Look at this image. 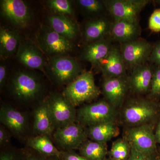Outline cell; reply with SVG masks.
<instances>
[{
    "mask_svg": "<svg viewBox=\"0 0 160 160\" xmlns=\"http://www.w3.org/2000/svg\"><path fill=\"white\" fill-rule=\"evenodd\" d=\"M6 86L11 96L23 104L42 101L41 99L45 93V84L41 74L25 68L13 70Z\"/></svg>",
    "mask_w": 160,
    "mask_h": 160,
    "instance_id": "obj_1",
    "label": "cell"
},
{
    "mask_svg": "<svg viewBox=\"0 0 160 160\" xmlns=\"http://www.w3.org/2000/svg\"><path fill=\"white\" fill-rule=\"evenodd\" d=\"M83 72L78 60L69 55L53 56L46 59L45 74L58 86H67Z\"/></svg>",
    "mask_w": 160,
    "mask_h": 160,
    "instance_id": "obj_2",
    "label": "cell"
},
{
    "mask_svg": "<svg viewBox=\"0 0 160 160\" xmlns=\"http://www.w3.org/2000/svg\"><path fill=\"white\" fill-rule=\"evenodd\" d=\"M100 91L91 71H83L75 79L66 86L63 94L75 106L97 98Z\"/></svg>",
    "mask_w": 160,
    "mask_h": 160,
    "instance_id": "obj_3",
    "label": "cell"
},
{
    "mask_svg": "<svg viewBox=\"0 0 160 160\" xmlns=\"http://www.w3.org/2000/svg\"><path fill=\"white\" fill-rule=\"evenodd\" d=\"M37 46L49 57L69 55L74 50L73 42L56 32L46 25L40 26L36 36Z\"/></svg>",
    "mask_w": 160,
    "mask_h": 160,
    "instance_id": "obj_4",
    "label": "cell"
},
{
    "mask_svg": "<svg viewBox=\"0 0 160 160\" xmlns=\"http://www.w3.org/2000/svg\"><path fill=\"white\" fill-rule=\"evenodd\" d=\"M46 100L55 130L75 122L77 111L64 95L54 92Z\"/></svg>",
    "mask_w": 160,
    "mask_h": 160,
    "instance_id": "obj_5",
    "label": "cell"
},
{
    "mask_svg": "<svg viewBox=\"0 0 160 160\" xmlns=\"http://www.w3.org/2000/svg\"><path fill=\"white\" fill-rule=\"evenodd\" d=\"M115 108L106 101H98L81 107L77 111V120L82 126H90L100 123L114 122Z\"/></svg>",
    "mask_w": 160,
    "mask_h": 160,
    "instance_id": "obj_6",
    "label": "cell"
},
{
    "mask_svg": "<svg viewBox=\"0 0 160 160\" xmlns=\"http://www.w3.org/2000/svg\"><path fill=\"white\" fill-rule=\"evenodd\" d=\"M159 113V108L154 102L144 99L130 101L124 108L123 116L126 122L138 126L148 124Z\"/></svg>",
    "mask_w": 160,
    "mask_h": 160,
    "instance_id": "obj_7",
    "label": "cell"
},
{
    "mask_svg": "<svg viewBox=\"0 0 160 160\" xmlns=\"http://www.w3.org/2000/svg\"><path fill=\"white\" fill-rule=\"evenodd\" d=\"M106 9L114 22L125 20L138 23L140 12L149 3L148 0H107L104 1Z\"/></svg>",
    "mask_w": 160,
    "mask_h": 160,
    "instance_id": "obj_8",
    "label": "cell"
},
{
    "mask_svg": "<svg viewBox=\"0 0 160 160\" xmlns=\"http://www.w3.org/2000/svg\"><path fill=\"white\" fill-rule=\"evenodd\" d=\"M0 121L16 137L25 138L27 136L30 128L29 117L11 105L6 103L1 105Z\"/></svg>",
    "mask_w": 160,
    "mask_h": 160,
    "instance_id": "obj_9",
    "label": "cell"
},
{
    "mask_svg": "<svg viewBox=\"0 0 160 160\" xmlns=\"http://www.w3.org/2000/svg\"><path fill=\"white\" fill-rule=\"evenodd\" d=\"M1 15L17 28L23 29L29 25L32 18L31 9L25 1L1 0Z\"/></svg>",
    "mask_w": 160,
    "mask_h": 160,
    "instance_id": "obj_10",
    "label": "cell"
},
{
    "mask_svg": "<svg viewBox=\"0 0 160 160\" xmlns=\"http://www.w3.org/2000/svg\"><path fill=\"white\" fill-rule=\"evenodd\" d=\"M126 135L130 146L138 151L147 155L155 154L157 142L151 125L135 126L128 129Z\"/></svg>",
    "mask_w": 160,
    "mask_h": 160,
    "instance_id": "obj_11",
    "label": "cell"
},
{
    "mask_svg": "<svg viewBox=\"0 0 160 160\" xmlns=\"http://www.w3.org/2000/svg\"><path fill=\"white\" fill-rule=\"evenodd\" d=\"M52 137L63 150L79 149L88 138L83 126L76 122L55 130Z\"/></svg>",
    "mask_w": 160,
    "mask_h": 160,
    "instance_id": "obj_12",
    "label": "cell"
},
{
    "mask_svg": "<svg viewBox=\"0 0 160 160\" xmlns=\"http://www.w3.org/2000/svg\"><path fill=\"white\" fill-rule=\"evenodd\" d=\"M152 48L149 42L137 38L122 44L120 51L126 66L133 69L149 60Z\"/></svg>",
    "mask_w": 160,
    "mask_h": 160,
    "instance_id": "obj_13",
    "label": "cell"
},
{
    "mask_svg": "<svg viewBox=\"0 0 160 160\" xmlns=\"http://www.w3.org/2000/svg\"><path fill=\"white\" fill-rule=\"evenodd\" d=\"M44 55L37 45L29 40L22 39L15 56L24 68L45 73L46 60Z\"/></svg>",
    "mask_w": 160,
    "mask_h": 160,
    "instance_id": "obj_14",
    "label": "cell"
},
{
    "mask_svg": "<svg viewBox=\"0 0 160 160\" xmlns=\"http://www.w3.org/2000/svg\"><path fill=\"white\" fill-rule=\"evenodd\" d=\"M47 21L52 29L73 42L80 33L77 23L69 17L51 13L47 16Z\"/></svg>",
    "mask_w": 160,
    "mask_h": 160,
    "instance_id": "obj_15",
    "label": "cell"
},
{
    "mask_svg": "<svg viewBox=\"0 0 160 160\" xmlns=\"http://www.w3.org/2000/svg\"><path fill=\"white\" fill-rule=\"evenodd\" d=\"M128 82L125 77L105 78L103 92L108 102L115 107L122 105L128 89Z\"/></svg>",
    "mask_w": 160,
    "mask_h": 160,
    "instance_id": "obj_16",
    "label": "cell"
},
{
    "mask_svg": "<svg viewBox=\"0 0 160 160\" xmlns=\"http://www.w3.org/2000/svg\"><path fill=\"white\" fill-rule=\"evenodd\" d=\"M126 66L121 51L112 46L109 53L100 62L98 67L105 78H112L125 76Z\"/></svg>",
    "mask_w": 160,
    "mask_h": 160,
    "instance_id": "obj_17",
    "label": "cell"
},
{
    "mask_svg": "<svg viewBox=\"0 0 160 160\" xmlns=\"http://www.w3.org/2000/svg\"><path fill=\"white\" fill-rule=\"evenodd\" d=\"M16 29L7 25L0 27V56L6 60L16 55L22 41Z\"/></svg>",
    "mask_w": 160,
    "mask_h": 160,
    "instance_id": "obj_18",
    "label": "cell"
},
{
    "mask_svg": "<svg viewBox=\"0 0 160 160\" xmlns=\"http://www.w3.org/2000/svg\"><path fill=\"white\" fill-rule=\"evenodd\" d=\"M154 69L147 64L133 68L128 82V85L135 92L144 93L150 90Z\"/></svg>",
    "mask_w": 160,
    "mask_h": 160,
    "instance_id": "obj_19",
    "label": "cell"
},
{
    "mask_svg": "<svg viewBox=\"0 0 160 160\" xmlns=\"http://www.w3.org/2000/svg\"><path fill=\"white\" fill-rule=\"evenodd\" d=\"M112 47L110 41L106 38L92 42L87 44L84 47L80 55V58L91 63L92 66L98 67Z\"/></svg>",
    "mask_w": 160,
    "mask_h": 160,
    "instance_id": "obj_20",
    "label": "cell"
},
{
    "mask_svg": "<svg viewBox=\"0 0 160 160\" xmlns=\"http://www.w3.org/2000/svg\"><path fill=\"white\" fill-rule=\"evenodd\" d=\"M112 24L108 19L102 16L90 19L82 32L83 40L88 44L105 38L110 32Z\"/></svg>",
    "mask_w": 160,
    "mask_h": 160,
    "instance_id": "obj_21",
    "label": "cell"
},
{
    "mask_svg": "<svg viewBox=\"0 0 160 160\" xmlns=\"http://www.w3.org/2000/svg\"><path fill=\"white\" fill-rule=\"evenodd\" d=\"M32 130L38 135L50 137L55 131L46 99L40 102L36 107L33 115Z\"/></svg>",
    "mask_w": 160,
    "mask_h": 160,
    "instance_id": "obj_22",
    "label": "cell"
},
{
    "mask_svg": "<svg viewBox=\"0 0 160 160\" xmlns=\"http://www.w3.org/2000/svg\"><path fill=\"white\" fill-rule=\"evenodd\" d=\"M141 30L139 23L122 20L112 23L109 34L112 39L122 44L138 38Z\"/></svg>",
    "mask_w": 160,
    "mask_h": 160,
    "instance_id": "obj_23",
    "label": "cell"
},
{
    "mask_svg": "<svg viewBox=\"0 0 160 160\" xmlns=\"http://www.w3.org/2000/svg\"><path fill=\"white\" fill-rule=\"evenodd\" d=\"M86 131L87 137L92 141L103 143H106L118 133L114 122L97 124L88 127Z\"/></svg>",
    "mask_w": 160,
    "mask_h": 160,
    "instance_id": "obj_24",
    "label": "cell"
},
{
    "mask_svg": "<svg viewBox=\"0 0 160 160\" xmlns=\"http://www.w3.org/2000/svg\"><path fill=\"white\" fill-rule=\"evenodd\" d=\"M26 146L42 154L61 158V150L58 149L49 137L45 135H38L27 138Z\"/></svg>",
    "mask_w": 160,
    "mask_h": 160,
    "instance_id": "obj_25",
    "label": "cell"
},
{
    "mask_svg": "<svg viewBox=\"0 0 160 160\" xmlns=\"http://www.w3.org/2000/svg\"><path fill=\"white\" fill-rule=\"evenodd\" d=\"M78 149L81 155L89 160H104L107 152L106 143L87 140Z\"/></svg>",
    "mask_w": 160,
    "mask_h": 160,
    "instance_id": "obj_26",
    "label": "cell"
},
{
    "mask_svg": "<svg viewBox=\"0 0 160 160\" xmlns=\"http://www.w3.org/2000/svg\"><path fill=\"white\" fill-rule=\"evenodd\" d=\"M75 3L83 15L90 19L102 17L107 10L104 1L77 0Z\"/></svg>",
    "mask_w": 160,
    "mask_h": 160,
    "instance_id": "obj_27",
    "label": "cell"
},
{
    "mask_svg": "<svg viewBox=\"0 0 160 160\" xmlns=\"http://www.w3.org/2000/svg\"><path fill=\"white\" fill-rule=\"evenodd\" d=\"M47 8L52 13L64 15L73 18L75 16L72 1L69 0H47L45 1Z\"/></svg>",
    "mask_w": 160,
    "mask_h": 160,
    "instance_id": "obj_28",
    "label": "cell"
},
{
    "mask_svg": "<svg viewBox=\"0 0 160 160\" xmlns=\"http://www.w3.org/2000/svg\"><path fill=\"white\" fill-rule=\"evenodd\" d=\"M130 146L126 141L118 140L113 143L112 147L111 155L114 159L126 160L129 158Z\"/></svg>",
    "mask_w": 160,
    "mask_h": 160,
    "instance_id": "obj_29",
    "label": "cell"
},
{
    "mask_svg": "<svg viewBox=\"0 0 160 160\" xmlns=\"http://www.w3.org/2000/svg\"><path fill=\"white\" fill-rule=\"evenodd\" d=\"M22 152V160H63L61 158L42 154L29 148Z\"/></svg>",
    "mask_w": 160,
    "mask_h": 160,
    "instance_id": "obj_30",
    "label": "cell"
},
{
    "mask_svg": "<svg viewBox=\"0 0 160 160\" xmlns=\"http://www.w3.org/2000/svg\"><path fill=\"white\" fill-rule=\"evenodd\" d=\"M150 94L152 96H160V67L154 69L150 87Z\"/></svg>",
    "mask_w": 160,
    "mask_h": 160,
    "instance_id": "obj_31",
    "label": "cell"
},
{
    "mask_svg": "<svg viewBox=\"0 0 160 160\" xmlns=\"http://www.w3.org/2000/svg\"><path fill=\"white\" fill-rule=\"evenodd\" d=\"M149 28L154 32H160V9H155L152 13L149 21Z\"/></svg>",
    "mask_w": 160,
    "mask_h": 160,
    "instance_id": "obj_32",
    "label": "cell"
},
{
    "mask_svg": "<svg viewBox=\"0 0 160 160\" xmlns=\"http://www.w3.org/2000/svg\"><path fill=\"white\" fill-rule=\"evenodd\" d=\"M153 155H147L138 151L134 147L130 146V152L127 160H156Z\"/></svg>",
    "mask_w": 160,
    "mask_h": 160,
    "instance_id": "obj_33",
    "label": "cell"
},
{
    "mask_svg": "<svg viewBox=\"0 0 160 160\" xmlns=\"http://www.w3.org/2000/svg\"><path fill=\"white\" fill-rule=\"evenodd\" d=\"M2 60L0 64V89L2 90L6 87L9 75L8 66L6 63L4 62V60Z\"/></svg>",
    "mask_w": 160,
    "mask_h": 160,
    "instance_id": "obj_34",
    "label": "cell"
},
{
    "mask_svg": "<svg viewBox=\"0 0 160 160\" xmlns=\"http://www.w3.org/2000/svg\"><path fill=\"white\" fill-rule=\"evenodd\" d=\"M0 160H22V152L18 154L12 150H6L1 152Z\"/></svg>",
    "mask_w": 160,
    "mask_h": 160,
    "instance_id": "obj_35",
    "label": "cell"
},
{
    "mask_svg": "<svg viewBox=\"0 0 160 160\" xmlns=\"http://www.w3.org/2000/svg\"><path fill=\"white\" fill-rule=\"evenodd\" d=\"M11 137L9 131L5 126H0V146L1 147H5L8 146L10 141Z\"/></svg>",
    "mask_w": 160,
    "mask_h": 160,
    "instance_id": "obj_36",
    "label": "cell"
},
{
    "mask_svg": "<svg viewBox=\"0 0 160 160\" xmlns=\"http://www.w3.org/2000/svg\"><path fill=\"white\" fill-rule=\"evenodd\" d=\"M61 158L63 160H89L75 153L72 150H61Z\"/></svg>",
    "mask_w": 160,
    "mask_h": 160,
    "instance_id": "obj_37",
    "label": "cell"
},
{
    "mask_svg": "<svg viewBox=\"0 0 160 160\" xmlns=\"http://www.w3.org/2000/svg\"><path fill=\"white\" fill-rule=\"evenodd\" d=\"M149 60L160 67V42L156 44L153 47Z\"/></svg>",
    "mask_w": 160,
    "mask_h": 160,
    "instance_id": "obj_38",
    "label": "cell"
},
{
    "mask_svg": "<svg viewBox=\"0 0 160 160\" xmlns=\"http://www.w3.org/2000/svg\"><path fill=\"white\" fill-rule=\"evenodd\" d=\"M156 140L157 142L160 144V121L158 123L155 133Z\"/></svg>",
    "mask_w": 160,
    "mask_h": 160,
    "instance_id": "obj_39",
    "label": "cell"
},
{
    "mask_svg": "<svg viewBox=\"0 0 160 160\" xmlns=\"http://www.w3.org/2000/svg\"><path fill=\"white\" fill-rule=\"evenodd\" d=\"M158 3H159L160 4V1H156Z\"/></svg>",
    "mask_w": 160,
    "mask_h": 160,
    "instance_id": "obj_40",
    "label": "cell"
},
{
    "mask_svg": "<svg viewBox=\"0 0 160 160\" xmlns=\"http://www.w3.org/2000/svg\"><path fill=\"white\" fill-rule=\"evenodd\" d=\"M156 160H160V158L157 159Z\"/></svg>",
    "mask_w": 160,
    "mask_h": 160,
    "instance_id": "obj_41",
    "label": "cell"
},
{
    "mask_svg": "<svg viewBox=\"0 0 160 160\" xmlns=\"http://www.w3.org/2000/svg\"><path fill=\"white\" fill-rule=\"evenodd\" d=\"M112 160H119L114 159H113Z\"/></svg>",
    "mask_w": 160,
    "mask_h": 160,
    "instance_id": "obj_42",
    "label": "cell"
}]
</instances>
